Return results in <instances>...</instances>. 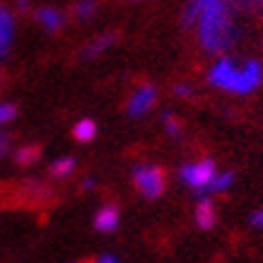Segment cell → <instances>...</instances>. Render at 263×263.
<instances>
[{"label":"cell","mask_w":263,"mask_h":263,"mask_svg":"<svg viewBox=\"0 0 263 263\" xmlns=\"http://www.w3.org/2000/svg\"><path fill=\"white\" fill-rule=\"evenodd\" d=\"M181 22L183 27H198L200 48L210 56L227 53L239 39L230 0H189Z\"/></svg>","instance_id":"1"},{"label":"cell","mask_w":263,"mask_h":263,"mask_svg":"<svg viewBox=\"0 0 263 263\" xmlns=\"http://www.w3.org/2000/svg\"><path fill=\"white\" fill-rule=\"evenodd\" d=\"M208 82L230 95H251L254 89L261 87L263 65L254 58L237 63L230 56H220V61L208 70Z\"/></svg>","instance_id":"2"},{"label":"cell","mask_w":263,"mask_h":263,"mask_svg":"<svg viewBox=\"0 0 263 263\" xmlns=\"http://www.w3.org/2000/svg\"><path fill=\"white\" fill-rule=\"evenodd\" d=\"M133 183H136L138 193L147 200L160 198L164 189H167V174L164 169L157 164H136L133 169Z\"/></svg>","instance_id":"3"},{"label":"cell","mask_w":263,"mask_h":263,"mask_svg":"<svg viewBox=\"0 0 263 263\" xmlns=\"http://www.w3.org/2000/svg\"><path fill=\"white\" fill-rule=\"evenodd\" d=\"M217 176L215 162L213 160H196V162H186L181 169H179V179H181L189 189L198 193V196H205L210 181Z\"/></svg>","instance_id":"4"},{"label":"cell","mask_w":263,"mask_h":263,"mask_svg":"<svg viewBox=\"0 0 263 263\" xmlns=\"http://www.w3.org/2000/svg\"><path fill=\"white\" fill-rule=\"evenodd\" d=\"M155 102H157V89H155V85H140V87L130 95V99H128V116H130V119H140V116H145V114L155 106Z\"/></svg>","instance_id":"5"},{"label":"cell","mask_w":263,"mask_h":263,"mask_svg":"<svg viewBox=\"0 0 263 263\" xmlns=\"http://www.w3.org/2000/svg\"><path fill=\"white\" fill-rule=\"evenodd\" d=\"M121 222V213L116 205H104L99 213L95 215V230L102 232V234H111V232L119 230Z\"/></svg>","instance_id":"6"},{"label":"cell","mask_w":263,"mask_h":263,"mask_svg":"<svg viewBox=\"0 0 263 263\" xmlns=\"http://www.w3.org/2000/svg\"><path fill=\"white\" fill-rule=\"evenodd\" d=\"M217 222V210L210 196H200L198 205H196V224L200 230H213Z\"/></svg>","instance_id":"7"},{"label":"cell","mask_w":263,"mask_h":263,"mask_svg":"<svg viewBox=\"0 0 263 263\" xmlns=\"http://www.w3.org/2000/svg\"><path fill=\"white\" fill-rule=\"evenodd\" d=\"M34 17H36V22L46 32H58V29H63V24H65V15L56 8H39L34 12Z\"/></svg>","instance_id":"8"},{"label":"cell","mask_w":263,"mask_h":263,"mask_svg":"<svg viewBox=\"0 0 263 263\" xmlns=\"http://www.w3.org/2000/svg\"><path fill=\"white\" fill-rule=\"evenodd\" d=\"M12 34H15V22L12 15L8 12L5 5H0V58L8 56L10 44H12Z\"/></svg>","instance_id":"9"},{"label":"cell","mask_w":263,"mask_h":263,"mask_svg":"<svg viewBox=\"0 0 263 263\" xmlns=\"http://www.w3.org/2000/svg\"><path fill=\"white\" fill-rule=\"evenodd\" d=\"M114 44H116V34H102V36H97V39H92L87 44V46L80 51V58H85V61H89V58H97L102 56L106 48H111Z\"/></svg>","instance_id":"10"},{"label":"cell","mask_w":263,"mask_h":263,"mask_svg":"<svg viewBox=\"0 0 263 263\" xmlns=\"http://www.w3.org/2000/svg\"><path fill=\"white\" fill-rule=\"evenodd\" d=\"M75 169H78V162L72 160V157H61V160L51 162L48 174H51V179H56V181H63V179H68Z\"/></svg>","instance_id":"11"},{"label":"cell","mask_w":263,"mask_h":263,"mask_svg":"<svg viewBox=\"0 0 263 263\" xmlns=\"http://www.w3.org/2000/svg\"><path fill=\"white\" fill-rule=\"evenodd\" d=\"M72 138L78 140V143H92L97 138V123L92 119H82L75 123L72 128Z\"/></svg>","instance_id":"12"},{"label":"cell","mask_w":263,"mask_h":263,"mask_svg":"<svg viewBox=\"0 0 263 263\" xmlns=\"http://www.w3.org/2000/svg\"><path fill=\"white\" fill-rule=\"evenodd\" d=\"M41 157V147L39 145H22L20 150L15 152V162L20 167H34Z\"/></svg>","instance_id":"13"},{"label":"cell","mask_w":263,"mask_h":263,"mask_svg":"<svg viewBox=\"0 0 263 263\" xmlns=\"http://www.w3.org/2000/svg\"><path fill=\"white\" fill-rule=\"evenodd\" d=\"M232 183H234V172H222V174H217L215 179L210 181L205 196H210V193H222V191H227Z\"/></svg>","instance_id":"14"},{"label":"cell","mask_w":263,"mask_h":263,"mask_svg":"<svg viewBox=\"0 0 263 263\" xmlns=\"http://www.w3.org/2000/svg\"><path fill=\"white\" fill-rule=\"evenodd\" d=\"M97 10H99L97 0H78L72 5V15L78 17V20H89V17L97 15Z\"/></svg>","instance_id":"15"},{"label":"cell","mask_w":263,"mask_h":263,"mask_svg":"<svg viewBox=\"0 0 263 263\" xmlns=\"http://www.w3.org/2000/svg\"><path fill=\"white\" fill-rule=\"evenodd\" d=\"M17 116V106L10 102H0V126H5L10 121H15Z\"/></svg>","instance_id":"16"},{"label":"cell","mask_w":263,"mask_h":263,"mask_svg":"<svg viewBox=\"0 0 263 263\" xmlns=\"http://www.w3.org/2000/svg\"><path fill=\"white\" fill-rule=\"evenodd\" d=\"M164 128L172 138H181V123L176 119L174 114H164Z\"/></svg>","instance_id":"17"},{"label":"cell","mask_w":263,"mask_h":263,"mask_svg":"<svg viewBox=\"0 0 263 263\" xmlns=\"http://www.w3.org/2000/svg\"><path fill=\"white\" fill-rule=\"evenodd\" d=\"M8 150H10V136L3 130V128H0V157H3Z\"/></svg>","instance_id":"18"},{"label":"cell","mask_w":263,"mask_h":263,"mask_svg":"<svg viewBox=\"0 0 263 263\" xmlns=\"http://www.w3.org/2000/svg\"><path fill=\"white\" fill-rule=\"evenodd\" d=\"M251 224H254L256 230H263V208L261 210H256L254 215H251Z\"/></svg>","instance_id":"19"},{"label":"cell","mask_w":263,"mask_h":263,"mask_svg":"<svg viewBox=\"0 0 263 263\" xmlns=\"http://www.w3.org/2000/svg\"><path fill=\"white\" fill-rule=\"evenodd\" d=\"M95 263H121L116 256H111V254H104V256H99Z\"/></svg>","instance_id":"20"},{"label":"cell","mask_w":263,"mask_h":263,"mask_svg":"<svg viewBox=\"0 0 263 263\" xmlns=\"http://www.w3.org/2000/svg\"><path fill=\"white\" fill-rule=\"evenodd\" d=\"M179 97H191V87L189 85H176V89H174Z\"/></svg>","instance_id":"21"},{"label":"cell","mask_w":263,"mask_h":263,"mask_svg":"<svg viewBox=\"0 0 263 263\" xmlns=\"http://www.w3.org/2000/svg\"><path fill=\"white\" fill-rule=\"evenodd\" d=\"M254 12L258 15V12H263V0H254Z\"/></svg>","instance_id":"22"},{"label":"cell","mask_w":263,"mask_h":263,"mask_svg":"<svg viewBox=\"0 0 263 263\" xmlns=\"http://www.w3.org/2000/svg\"><path fill=\"white\" fill-rule=\"evenodd\" d=\"M92 186H95V179H85V181H82V189H85V191H89Z\"/></svg>","instance_id":"23"},{"label":"cell","mask_w":263,"mask_h":263,"mask_svg":"<svg viewBox=\"0 0 263 263\" xmlns=\"http://www.w3.org/2000/svg\"><path fill=\"white\" fill-rule=\"evenodd\" d=\"M3 82H5V78H3V72H0V85H3Z\"/></svg>","instance_id":"24"},{"label":"cell","mask_w":263,"mask_h":263,"mask_svg":"<svg viewBox=\"0 0 263 263\" xmlns=\"http://www.w3.org/2000/svg\"><path fill=\"white\" fill-rule=\"evenodd\" d=\"M133 3H138V0H133Z\"/></svg>","instance_id":"25"}]
</instances>
